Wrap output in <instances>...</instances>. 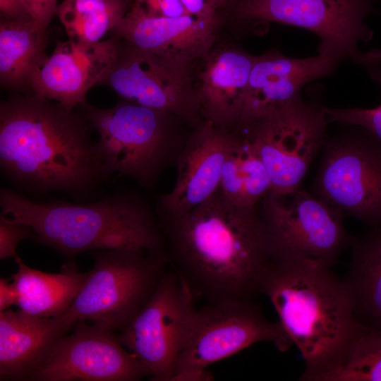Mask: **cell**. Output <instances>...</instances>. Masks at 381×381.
I'll return each instance as SVG.
<instances>
[{
    "label": "cell",
    "instance_id": "1",
    "mask_svg": "<svg viewBox=\"0 0 381 381\" xmlns=\"http://www.w3.org/2000/svg\"><path fill=\"white\" fill-rule=\"evenodd\" d=\"M176 270L208 303L250 299L269 259L259 205L241 208L218 190L195 208L167 215Z\"/></svg>",
    "mask_w": 381,
    "mask_h": 381
},
{
    "label": "cell",
    "instance_id": "2",
    "mask_svg": "<svg viewBox=\"0 0 381 381\" xmlns=\"http://www.w3.org/2000/svg\"><path fill=\"white\" fill-rule=\"evenodd\" d=\"M92 129L76 109L16 93L0 105L1 169L30 188L85 193L104 179Z\"/></svg>",
    "mask_w": 381,
    "mask_h": 381
},
{
    "label": "cell",
    "instance_id": "3",
    "mask_svg": "<svg viewBox=\"0 0 381 381\" xmlns=\"http://www.w3.org/2000/svg\"><path fill=\"white\" fill-rule=\"evenodd\" d=\"M258 293L272 303L279 322L304 361L303 381H318L346 359L368 328L357 320L344 279L315 260H268Z\"/></svg>",
    "mask_w": 381,
    "mask_h": 381
},
{
    "label": "cell",
    "instance_id": "4",
    "mask_svg": "<svg viewBox=\"0 0 381 381\" xmlns=\"http://www.w3.org/2000/svg\"><path fill=\"white\" fill-rule=\"evenodd\" d=\"M0 205L1 216L29 226L37 242L68 256L111 249L163 252L152 213L133 196L117 195L87 205L36 203L4 189Z\"/></svg>",
    "mask_w": 381,
    "mask_h": 381
},
{
    "label": "cell",
    "instance_id": "5",
    "mask_svg": "<svg viewBox=\"0 0 381 381\" xmlns=\"http://www.w3.org/2000/svg\"><path fill=\"white\" fill-rule=\"evenodd\" d=\"M75 109L99 135L95 152L103 177L119 173L150 186L172 152L175 116L122 99L111 108L85 101Z\"/></svg>",
    "mask_w": 381,
    "mask_h": 381
},
{
    "label": "cell",
    "instance_id": "6",
    "mask_svg": "<svg viewBox=\"0 0 381 381\" xmlns=\"http://www.w3.org/2000/svg\"><path fill=\"white\" fill-rule=\"evenodd\" d=\"M380 13L371 0H229L223 16L253 27L274 22L305 29L320 38L318 53L365 68L381 51L363 53L358 45L374 36L365 18Z\"/></svg>",
    "mask_w": 381,
    "mask_h": 381
},
{
    "label": "cell",
    "instance_id": "7",
    "mask_svg": "<svg viewBox=\"0 0 381 381\" xmlns=\"http://www.w3.org/2000/svg\"><path fill=\"white\" fill-rule=\"evenodd\" d=\"M94 259L81 290L62 315L74 324L92 321L119 332L151 296L167 258L163 252L111 249L99 250Z\"/></svg>",
    "mask_w": 381,
    "mask_h": 381
},
{
    "label": "cell",
    "instance_id": "8",
    "mask_svg": "<svg viewBox=\"0 0 381 381\" xmlns=\"http://www.w3.org/2000/svg\"><path fill=\"white\" fill-rule=\"evenodd\" d=\"M259 210L270 261L315 260L332 267L351 244L344 214L301 188L269 193Z\"/></svg>",
    "mask_w": 381,
    "mask_h": 381
},
{
    "label": "cell",
    "instance_id": "9",
    "mask_svg": "<svg viewBox=\"0 0 381 381\" xmlns=\"http://www.w3.org/2000/svg\"><path fill=\"white\" fill-rule=\"evenodd\" d=\"M327 135L312 193L370 227L381 224V140L345 126Z\"/></svg>",
    "mask_w": 381,
    "mask_h": 381
},
{
    "label": "cell",
    "instance_id": "10",
    "mask_svg": "<svg viewBox=\"0 0 381 381\" xmlns=\"http://www.w3.org/2000/svg\"><path fill=\"white\" fill-rule=\"evenodd\" d=\"M194 292L176 270L165 271L150 298L117 334L145 365L151 380L170 381L197 310Z\"/></svg>",
    "mask_w": 381,
    "mask_h": 381
},
{
    "label": "cell",
    "instance_id": "11",
    "mask_svg": "<svg viewBox=\"0 0 381 381\" xmlns=\"http://www.w3.org/2000/svg\"><path fill=\"white\" fill-rule=\"evenodd\" d=\"M323 107L301 98L240 130L266 169L270 193L282 195L301 188L327 135Z\"/></svg>",
    "mask_w": 381,
    "mask_h": 381
},
{
    "label": "cell",
    "instance_id": "12",
    "mask_svg": "<svg viewBox=\"0 0 381 381\" xmlns=\"http://www.w3.org/2000/svg\"><path fill=\"white\" fill-rule=\"evenodd\" d=\"M195 68L120 39L116 61L98 85L110 87L122 100L166 111L195 128L204 121Z\"/></svg>",
    "mask_w": 381,
    "mask_h": 381
},
{
    "label": "cell",
    "instance_id": "13",
    "mask_svg": "<svg viewBox=\"0 0 381 381\" xmlns=\"http://www.w3.org/2000/svg\"><path fill=\"white\" fill-rule=\"evenodd\" d=\"M262 341L273 343L280 351L293 344L279 322L270 321L250 299L208 303L197 310L174 375L207 369Z\"/></svg>",
    "mask_w": 381,
    "mask_h": 381
},
{
    "label": "cell",
    "instance_id": "14",
    "mask_svg": "<svg viewBox=\"0 0 381 381\" xmlns=\"http://www.w3.org/2000/svg\"><path fill=\"white\" fill-rule=\"evenodd\" d=\"M149 372L114 332L85 320L61 337L30 381H136Z\"/></svg>",
    "mask_w": 381,
    "mask_h": 381
},
{
    "label": "cell",
    "instance_id": "15",
    "mask_svg": "<svg viewBox=\"0 0 381 381\" xmlns=\"http://www.w3.org/2000/svg\"><path fill=\"white\" fill-rule=\"evenodd\" d=\"M341 61L325 53L292 58L276 49L255 56L237 130L301 99L306 84L332 75Z\"/></svg>",
    "mask_w": 381,
    "mask_h": 381
},
{
    "label": "cell",
    "instance_id": "16",
    "mask_svg": "<svg viewBox=\"0 0 381 381\" xmlns=\"http://www.w3.org/2000/svg\"><path fill=\"white\" fill-rule=\"evenodd\" d=\"M119 41L113 35L95 43L58 42L34 73L31 93L75 109L116 61Z\"/></svg>",
    "mask_w": 381,
    "mask_h": 381
},
{
    "label": "cell",
    "instance_id": "17",
    "mask_svg": "<svg viewBox=\"0 0 381 381\" xmlns=\"http://www.w3.org/2000/svg\"><path fill=\"white\" fill-rule=\"evenodd\" d=\"M236 132L204 121L179 152L176 177L161 199L166 215L186 212L205 202L219 188L224 164Z\"/></svg>",
    "mask_w": 381,
    "mask_h": 381
},
{
    "label": "cell",
    "instance_id": "18",
    "mask_svg": "<svg viewBox=\"0 0 381 381\" xmlns=\"http://www.w3.org/2000/svg\"><path fill=\"white\" fill-rule=\"evenodd\" d=\"M222 16L155 17L133 3L113 35L171 61L195 67L214 46Z\"/></svg>",
    "mask_w": 381,
    "mask_h": 381
},
{
    "label": "cell",
    "instance_id": "19",
    "mask_svg": "<svg viewBox=\"0 0 381 381\" xmlns=\"http://www.w3.org/2000/svg\"><path fill=\"white\" fill-rule=\"evenodd\" d=\"M255 57L235 47L213 46L199 61L202 66L195 87L204 120L237 130Z\"/></svg>",
    "mask_w": 381,
    "mask_h": 381
},
{
    "label": "cell",
    "instance_id": "20",
    "mask_svg": "<svg viewBox=\"0 0 381 381\" xmlns=\"http://www.w3.org/2000/svg\"><path fill=\"white\" fill-rule=\"evenodd\" d=\"M75 325L63 315L44 318L20 309L0 311V380H28Z\"/></svg>",
    "mask_w": 381,
    "mask_h": 381
},
{
    "label": "cell",
    "instance_id": "21",
    "mask_svg": "<svg viewBox=\"0 0 381 381\" xmlns=\"http://www.w3.org/2000/svg\"><path fill=\"white\" fill-rule=\"evenodd\" d=\"M17 272L11 278L18 292L17 306L39 318H56L64 314L81 290L88 272H79L68 261L59 273H47L25 265L16 256Z\"/></svg>",
    "mask_w": 381,
    "mask_h": 381
},
{
    "label": "cell",
    "instance_id": "22",
    "mask_svg": "<svg viewBox=\"0 0 381 381\" xmlns=\"http://www.w3.org/2000/svg\"><path fill=\"white\" fill-rule=\"evenodd\" d=\"M344 282L355 315L369 329L381 331V224L352 238Z\"/></svg>",
    "mask_w": 381,
    "mask_h": 381
},
{
    "label": "cell",
    "instance_id": "23",
    "mask_svg": "<svg viewBox=\"0 0 381 381\" xmlns=\"http://www.w3.org/2000/svg\"><path fill=\"white\" fill-rule=\"evenodd\" d=\"M46 32L35 21L19 22L1 17V87L16 92H30L34 73L48 57Z\"/></svg>",
    "mask_w": 381,
    "mask_h": 381
},
{
    "label": "cell",
    "instance_id": "24",
    "mask_svg": "<svg viewBox=\"0 0 381 381\" xmlns=\"http://www.w3.org/2000/svg\"><path fill=\"white\" fill-rule=\"evenodd\" d=\"M270 190L263 163L246 133L237 131L223 166L219 192L234 205L248 209L258 207Z\"/></svg>",
    "mask_w": 381,
    "mask_h": 381
},
{
    "label": "cell",
    "instance_id": "25",
    "mask_svg": "<svg viewBox=\"0 0 381 381\" xmlns=\"http://www.w3.org/2000/svg\"><path fill=\"white\" fill-rule=\"evenodd\" d=\"M133 0H63L56 13L69 40L95 43L123 20Z\"/></svg>",
    "mask_w": 381,
    "mask_h": 381
},
{
    "label": "cell",
    "instance_id": "26",
    "mask_svg": "<svg viewBox=\"0 0 381 381\" xmlns=\"http://www.w3.org/2000/svg\"><path fill=\"white\" fill-rule=\"evenodd\" d=\"M318 381H381V331L366 329L346 361Z\"/></svg>",
    "mask_w": 381,
    "mask_h": 381
},
{
    "label": "cell",
    "instance_id": "27",
    "mask_svg": "<svg viewBox=\"0 0 381 381\" xmlns=\"http://www.w3.org/2000/svg\"><path fill=\"white\" fill-rule=\"evenodd\" d=\"M365 68L370 78L378 84L381 90V56L369 64ZM323 109L329 123L359 126L381 140V103L371 109L332 108L325 106Z\"/></svg>",
    "mask_w": 381,
    "mask_h": 381
},
{
    "label": "cell",
    "instance_id": "28",
    "mask_svg": "<svg viewBox=\"0 0 381 381\" xmlns=\"http://www.w3.org/2000/svg\"><path fill=\"white\" fill-rule=\"evenodd\" d=\"M32 229L28 225L8 220L0 216V259L18 256L16 248L25 238H34Z\"/></svg>",
    "mask_w": 381,
    "mask_h": 381
},
{
    "label": "cell",
    "instance_id": "29",
    "mask_svg": "<svg viewBox=\"0 0 381 381\" xmlns=\"http://www.w3.org/2000/svg\"><path fill=\"white\" fill-rule=\"evenodd\" d=\"M148 15L155 17H179L190 15L181 0H133Z\"/></svg>",
    "mask_w": 381,
    "mask_h": 381
},
{
    "label": "cell",
    "instance_id": "30",
    "mask_svg": "<svg viewBox=\"0 0 381 381\" xmlns=\"http://www.w3.org/2000/svg\"><path fill=\"white\" fill-rule=\"evenodd\" d=\"M188 12L199 18H217L222 16L229 0H181Z\"/></svg>",
    "mask_w": 381,
    "mask_h": 381
},
{
    "label": "cell",
    "instance_id": "31",
    "mask_svg": "<svg viewBox=\"0 0 381 381\" xmlns=\"http://www.w3.org/2000/svg\"><path fill=\"white\" fill-rule=\"evenodd\" d=\"M33 20L41 28L47 29L56 13L57 0H23Z\"/></svg>",
    "mask_w": 381,
    "mask_h": 381
},
{
    "label": "cell",
    "instance_id": "32",
    "mask_svg": "<svg viewBox=\"0 0 381 381\" xmlns=\"http://www.w3.org/2000/svg\"><path fill=\"white\" fill-rule=\"evenodd\" d=\"M1 16L19 21H34L23 0H0Z\"/></svg>",
    "mask_w": 381,
    "mask_h": 381
},
{
    "label": "cell",
    "instance_id": "33",
    "mask_svg": "<svg viewBox=\"0 0 381 381\" xmlns=\"http://www.w3.org/2000/svg\"><path fill=\"white\" fill-rule=\"evenodd\" d=\"M18 292L14 283L7 279H0V311L8 309L11 306H16Z\"/></svg>",
    "mask_w": 381,
    "mask_h": 381
},
{
    "label": "cell",
    "instance_id": "34",
    "mask_svg": "<svg viewBox=\"0 0 381 381\" xmlns=\"http://www.w3.org/2000/svg\"><path fill=\"white\" fill-rule=\"evenodd\" d=\"M212 380H214L213 375L207 368L174 375L171 381H209Z\"/></svg>",
    "mask_w": 381,
    "mask_h": 381
},
{
    "label": "cell",
    "instance_id": "35",
    "mask_svg": "<svg viewBox=\"0 0 381 381\" xmlns=\"http://www.w3.org/2000/svg\"><path fill=\"white\" fill-rule=\"evenodd\" d=\"M373 1L374 3H376L377 0H371Z\"/></svg>",
    "mask_w": 381,
    "mask_h": 381
}]
</instances>
